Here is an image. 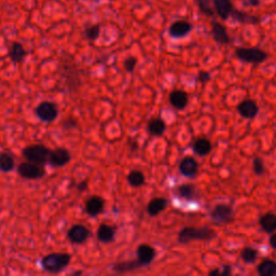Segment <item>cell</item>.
Here are the masks:
<instances>
[{
	"mask_svg": "<svg viewBox=\"0 0 276 276\" xmlns=\"http://www.w3.org/2000/svg\"><path fill=\"white\" fill-rule=\"evenodd\" d=\"M72 256L67 253H52L42 257L40 264L43 270L51 274L63 272L71 264Z\"/></svg>",
	"mask_w": 276,
	"mask_h": 276,
	"instance_id": "cell-1",
	"label": "cell"
},
{
	"mask_svg": "<svg viewBox=\"0 0 276 276\" xmlns=\"http://www.w3.org/2000/svg\"><path fill=\"white\" fill-rule=\"evenodd\" d=\"M216 237V232L210 227L194 228L186 227L178 233V242L180 244H189L192 240H205L209 242Z\"/></svg>",
	"mask_w": 276,
	"mask_h": 276,
	"instance_id": "cell-2",
	"label": "cell"
},
{
	"mask_svg": "<svg viewBox=\"0 0 276 276\" xmlns=\"http://www.w3.org/2000/svg\"><path fill=\"white\" fill-rule=\"evenodd\" d=\"M235 56L239 60H242V62L249 64H261L265 62L266 58L269 57L265 51L257 47L253 48L238 47L235 49Z\"/></svg>",
	"mask_w": 276,
	"mask_h": 276,
	"instance_id": "cell-3",
	"label": "cell"
},
{
	"mask_svg": "<svg viewBox=\"0 0 276 276\" xmlns=\"http://www.w3.org/2000/svg\"><path fill=\"white\" fill-rule=\"evenodd\" d=\"M50 151L51 150L48 149V147H46L45 145L34 144L25 147L22 150V155L28 162L45 165L46 163H48Z\"/></svg>",
	"mask_w": 276,
	"mask_h": 276,
	"instance_id": "cell-4",
	"label": "cell"
},
{
	"mask_svg": "<svg viewBox=\"0 0 276 276\" xmlns=\"http://www.w3.org/2000/svg\"><path fill=\"white\" fill-rule=\"evenodd\" d=\"M17 174L22 178L28 180H36L46 176V168L41 164L31 162H24L17 166Z\"/></svg>",
	"mask_w": 276,
	"mask_h": 276,
	"instance_id": "cell-5",
	"label": "cell"
},
{
	"mask_svg": "<svg viewBox=\"0 0 276 276\" xmlns=\"http://www.w3.org/2000/svg\"><path fill=\"white\" fill-rule=\"evenodd\" d=\"M211 218L218 226L228 224L232 222L233 218H234V211H233L232 206L228 204H217L214 206V209L211 212Z\"/></svg>",
	"mask_w": 276,
	"mask_h": 276,
	"instance_id": "cell-6",
	"label": "cell"
},
{
	"mask_svg": "<svg viewBox=\"0 0 276 276\" xmlns=\"http://www.w3.org/2000/svg\"><path fill=\"white\" fill-rule=\"evenodd\" d=\"M36 115L43 122H53L58 116V107L52 101H41L36 107Z\"/></svg>",
	"mask_w": 276,
	"mask_h": 276,
	"instance_id": "cell-7",
	"label": "cell"
},
{
	"mask_svg": "<svg viewBox=\"0 0 276 276\" xmlns=\"http://www.w3.org/2000/svg\"><path fill=\"white\" fill-rule=\"evenodd\" d=\"M72 154L66 148H56L51 150L48 163L52 167H63L71 162Z\"/></svg>",
	"mask_w": 276,
	"mask_h": 276,
	"instance_id": "cell-8",
	"label": "cell"
},
{
	"mask_svg": "<svg viewBox=\"0 0 276 276\" xmlns=\"http://www.w3.org/2000/svg\"><path fill=\"white\" fill-rule=\"evenodd\" d=\"M91 235L90 230L83 224H75L67 232V238L72 242L73 244L81 245L84 244Z\"/></svg>",
	"mask_w": 276,
	"mask_h": 276,
	"instance_id": "cell-9",
	"label": "cell"
},
{
	"mask_svg": "<svg viewBox=\"0 0 276 276\" xmlns=\"http://www.w3.org/2000/svg\"><path fill=\"white\" fill-rule=\"evenodd\" d=\"M192 29L193 25L191 23L186 20H178L170 24L168 28V34L171 38L180 39L188 36Z\"/></svg>",
	"mask_w": 276,
	"mask_h": 276,
	"instance_id": "cell-10",
	"label": "cell"
},
{
	"mask_svg": "<svg viewBox=\"0 0 276 276\" xmlns=\"http://www.w3.org/2000/svg\"><path fill=\"white\" fill-rule=\"evenodd\" d=\"M216 15L219 16L222 21H227L235 11L232 0H213Z\"/></svg>",
	"mask_w": 276,
	"mask_h": 276,
	"instance_id": "cell-11",
	"label": "cell"
},
{
	"mask_svg": "<svg viewBox=\"0 0 276 276\" xmlns=\"http://www.w3.org/2000/svg\"><path fill=\"white\" fill-rule=\"evenodd\" d=\"M136 256L138 261L142 263L143 266H148L154 260L157 252L155 249L148 244H141L136 249Z\"/></svg>",
	"mask_w": 276,
	"mask_h": 276,
	"instance_id": "cell-12",
	"label": "cell"
},
{
	"mask_svg": "<svg viewBox=\"0 0 276 276\" xmlns=\"http://www.w3.org/2000/svg\"><path fill=\"white\" fill-rule=\"evenodd\" d=\"M212 34L214 40L221 46L230 45L231 37L226 28V26L219 22H212Z\"/></svg>",
	"mask_w": 276,
	"mask_h": 276,
	"instance_id": "cell-13",
	"label": "cell"
},
{
	"mask_svg": "<svg viewBox=\"0 0 276 276\" xmlns=\"http://www.w3.org/2000/svg\"><path fill=\"white\" fill-rule=\"evenodd\" d=\"M85 212L91 217H96L99 214L102 213L104 209H105V201L101 196L98 195H92L88 198V201L85 202Z\"/></svg>",
	"mask_w": 276,
	"mask_h": 276,
	"instance_id": "cell-14",
	"label": "cell"
},
{
	"mask_svg": "<svg viewBox=\"0 0 276 276\" xmlns=\"http://www.w3.org/2000/svg\"><path fill=\"white\" fill-rule=\"evenodd\" d=\"M179 171L180 174L185 176L192 178L197 175L198 172V163L197 161L192 157H186L179 163Z\"/></svg>",
	"mask_w": 276,
	"mask_h": 276,
	"instance_id": "cell-15",
	"label": "cell"
},
{
	"mask_svg": "<svg viewBox=\"0 0 276 276\" xmlns=\"http://www.w3.org/2000/svg\"><path fill=\"white\" fill-rule=\"evenodd\" d=\"M237 112L244 119H254L259 112V107L253 99H246L238 104Z\"/></svg>",
	"mask_w": 276,
	"mask_h": 276,
	"instance_id": "cell-16",
	"label": "cell"
},
{
	"mask_svg": "<svg viewBox=\"0 0 276 276\" xmlns=\"http://www.w3.org/2000/svg\"><path fill=\"white\" fill-rule=\"evenodd\" d=\"M169 104L171 107H174L177 110H184L189 102L188 93L183 90H175L169 94Z\"/></svg>",
	"mask_w": 276,
	"mask_h": 276,
	"instance_id": "cell-17",
	"label": "cell"
},
{
	"mask_svg": "<svg viewBox=\"0 0 276 276\" xmlns=\"http://www.w3.org/2000/svg\"><path fill=\"white\" fill-rule=\"evenodd\" d=\"M96 236L100 243L104 244L111 243V242H114L116 238V228L107 223H101L97 229Z\"/></svg>",
	"mask_w": 276,
	"mask_h": 276,
	"instance_id": "cell-18",
	"label": "cell"
},
{
	"mask_svg": "<svg viewBox=\"0 0 276 276\" xmlns=\"http://www.w3.org/2000/svg\"><path fill=\"white\" fill-rule=\"evenodd\" d=\"M144 267L142 263L138 261V259H135V260H126V261H121L117 262L114 265H112V270L117 273L123 274V273H128V272H134Z\"/></svg>",
	"mask_w": 276,
	"mask_h": 276,
	"instance_id": "cell-19",
	"label": "cell"
},
{
	"mask_svg": "<svg viewBox=\"0 0 276 276\" xmlns=\"http://www.w3.org/2000/svg\"><path fill=\"white\" fill-rule=\"evenodd\" d=\"M167 205L168 201L165 197H154L147 205V212H148L151 217H155V216H158L163 211H165Z\"/></svg>",
	"mask_w": 276,
	"mask_h": 276,
	"instance_id": "cell-20",
	"label": "cell"
},
{
	"mask_svg": "<svg viewBox=\"0 0 276 276\" xmlns=\"http://www.w3.org/2000/svg\"><path fill=\"white\" fill-rule=\"evenodd\" d=\"M27 56V51L21 45L20 42H13L9 49V57L15 64H21Z\"/></svg>",
	"mask_w": 276,
	"mask_h": 276,
	"instance_id": "cell-21",
	"label": "cell"
},
{
	"mask_svg": "<svg viewBox=\"0 0 276 276\" xmlns=\"http://www.w3.org/2000/svg\"><path fill=\"white\" fill-rule=\"evenodd\" d=\"M147 129H148V133L151 136H162L166 131V124L161 118H153L151 119L148 125H147Z\"/></svg>",
	"mask_w": 276,
	"mask_h": 276,
	"instance_id": "cell-22",
	"label": "cell"
},
{
	"mask_svg": "<svg viewBox=\"0 0 276 276\" xmlns=\"http://www.w3.org/2000/svg\"><path fill=\"white\" fill-rule=\"evenodd\" d=\"M259 226L266 233L276 232V214L267 213L259 219Z\"/></svg>",
	"mask_w": 276,
	"mask_h": 276,
	"instance_id": "cell-23",
	"label": "cell"
},
{
	"mask_svg": "<svg viewBox=\"0 0 276 276\" xmlns=\"http://www.w3.org/2000/svg\"><path fill=\"white\" fill-rule=\"evenodd\" d=\"M192 148H193V151L197 155H200V157H205V155H207L212 151L213 145L209 140H207V138H197V140L194 142Z\"/></svg>",
	"mask_w": 276,
	"mask_h": 276,
	"instance_id": "cell-24",
	"label": "cell"
},
{
	"mask_svg": "<svg viewBox=\"0 0 276 276\" xmlns=\"http://www.w3.org/2000/svg\"><path fill=\"white\" fill-rule=\"evenodd\" d=\"M176 193L179 197L185 198L188 201H193L197 197L196 188L191 184H185L181 185L176 189Z\"/></svg>",
	"mask_w": 276,
	"mask_h": 276,
	"instance_id": "cell-25",
	"label": "cell"
},
{
	"mask_svg": "<svg viewBox=\"0 0 276 276\" xmlns=\"http://www.w3.org/2000/svg\"><path fill=\"white\" fill-rule=\"evenodd\" d=\"M257 272L261 276H275L276 262L271 260V259H265L257 266Z\"/></svg>",
	"mask_w": 276,
	"mask_h": 276,
	"instance_id": "cell-26",
	"label": "cell"
},
{
	"mask_svg": "<svg viewBox=\"0 0 276 276\" xmlns=\"http://www.w3.org/2000/svg\"><path fill=\"white\" fill-rule=\"evenodd\" d=\"M231 17H233V20L234 21L242 24H258L259 21H260V19H259L258 16L250 15L244 11L237 10V9H235V11L233 12Z\"/></svg>",
	"mask_w": 276,
	"mask_h": 276,
	"instance_id": "cell-27",
	"label": "cell"
},
{
	"mask_svg": "<svg viewBox=\"0 0 276 276\" xmlns=\"http://www.w3.org/2000/svg\"><path fill=\"white\" fill-rule=\"evenodd\" d=\"M15 166L13 155L9 152H0V170L4 172H10Z\"/></svg>",
	"mask_w": 276,
	"mask_h": 276,
	"instance_id": "cell-28",
	"label": "cell"
},
{
	"mask_svg": "<svg viewBox=\"0 0 276 276\" xmlns=\"http://www.w3.org/2000/svg\"><path fill=\"white\" fill-rule=\"evenodd\" d=\"M127 181H128V184L131 185L133 188H140V187L145 185L146 178H145V175H144V172L142 170L135 169V170H132L128 174Z\"/></svg>",
	"mask_w": 276,
	"mask_h": 276,
	"instance_id": "cell-29",
	"label": "cell"
},
{
	"mask_svg": "<svg viewBox=\"0 0 276 276\" xmlns=\"http://www.w3.org/2000/svg\"><path fill=\"white\" fill-rule=\"evenodd\" d=\"M196 4L198 7V10H200L201 13H203L204 15L210 17L216 16L213 0H196Z\"/></svg>",
	"mask_w": 276,
	"mask_h": 276,
	"instance_id": "cell-30",
	"label": "cell"
},
{
	"mask_svg": "<svg viewBox=\"0 0 276 276\" xmlns=\"http://www.w3.org/2000/svg\"><path fill=\"white\" fill-rule=\"evenodd\" d=\"M240 259L247 264L255 263L258 259V250L253 247H245L240 253Z\"/></svg>",
	"mask_w": 276,
	"mask_h": 276,
	"instance_id": "cell-31",
	"label": "cell"
},
{
	"mask_svg": "<svg viewBox=\"0 0 276 276\" xmlns=\"http://www.w3.org/2000/svg\"><path fill=\"white\" fill-rule=\"evenodd\" d=\"M100 34V26L99 25H92L86 27L84 30V36L89 41L97 40Z\"/></svg>",
	"mask_w": 276,
	"mask_h": 276,
	"instance_id": "cell-32",
	"label": "cell"
},
{
	"mask_svg": "<svg viewBox=\"0 0 276 276\" xmlns=\"http://www.w3.org/2000/svg\"><path fill=\"white\" fill-rule=\"evenodd\" d=\"M253 167H254V171L256 175H263L265 168H264V163L262 161L261 158L256 157L253 163Z\"/></svg>",
	"mask_w": 276,
	"mask_h": 276,
	"instance_id": "cell-33",
	"label": "cell"
},
{
	"mask_svg": "<svg viewBox=\"0 0 276 276\" xmlns=\"http://www.w3.org/2000/svg\"><path fill=\"white\" fill-rule=\"evenodd\" d=\"M137 65V58L134 56H129L124 60V68L127 73H133Z\"/></svg>",
	"mask_w": 276,
	"mask_h": 276,
	"instance_id": "cell-34",
	"label": "cell"
},
{
	"mask_svg": "<svg viewBox=\"0 0 276 276\" xmlns=\"http://www.w3.org/2000/svg\"><path fill=\"white\" fill-rule=\"evenodd\" d=\"M211 80V74L201 71L197 75V81H200L202 84H205L206 82H209Z\"/></svg>",
	"mask_w": 276,
	"mask_h": 276,
	"instance_id": "cell-35",
	"label": "cell"
},
{
	"mask_svg": "<svg viewBox=\"0 0 276 276\" xmlns=\"http://www.w3.org/2000/svg\"><path fill=\"white\" fill-rule=\"evenodd\" d=\"M88 183L86 181H81V183H79L77 185V190L80 192H83V191H86L88 190Z\"/></svg>",
	"mask_w": 276,
	"mask_h": 276,
	"instance_id": "cell-36",
	"label": "cell"
},
{
	"mask_svg": "<svg viewBox=\"0 0 276 276\" xmlns=\"http://www.w3.org/2000/svg\"><path fill=\"white\" fill-rule=\"evenodd\" d=\"M269 244L274 250H276V233L275 232L271 233V236H270V239H269Z\"/></svg>",
	"mask_w": 276,
	"mask_h": 276,
	"instance_id": "cell-37",
	"label": "cell"
},
{
	"mask_svg": "<svg viewBox=\"0 0 276 276\" xmlns=\"http://www.w3.org/2000/svg\"><path fill=\"white\" fill-rule=\"evenodd\" d=\"M232 274V269L230 265H224L223 266V270L221 272V276H229Z\"/></svg>",
	"mask_w": 276,
	"mask_h": 276,
	"instance_id": "cell-38",
	"label": "cell"
},
{
	"mask_svg": "<svg viewBox=\"0 0 276 276\" xmlns=\"http://www.w3.org/2000/svg\"><path fill=\"white\" fill-rule=\"evenodd\" d=\"M76 125H77V123H76L75 120H68L65 122V127L66 128H73Z\"/></svg>",
	"mask_w": 276,
	"mask_h": 276,
	"instance_id": "cell-39",
	"label": "cell"
},
{
	"mask_svg": "<svg viewBox=\"0 0 276 276\" xmlns=\"http://www.w3.org/2000/svg\"><path fill=\"white\" fill-rule=\"evenodd\" d=\"M209 275H210V276H216V275L221 276V272H220L218 269H215V270L210 271V272H209Z\"/></svg>",
	"mask_w": 276,
	"mask_h": 276,
	"instance_id": "cell-40",
	"label": "cell"
},
{
	"mask_svg": "<svg viewBox=\"0 0 276 276\" xmlns=\"http://www.w3.org/2000/svg\"><path fill=\"white\" fill-rule=\"evenodd\" d=\"M248 2L252 7H258L260 5V0H248Z\"/></svg>",
	"mask_w": 276,
	"mask_h": 276,
	"instance_id": "cell-41",
	"label": "cell"
}]
</instances>
